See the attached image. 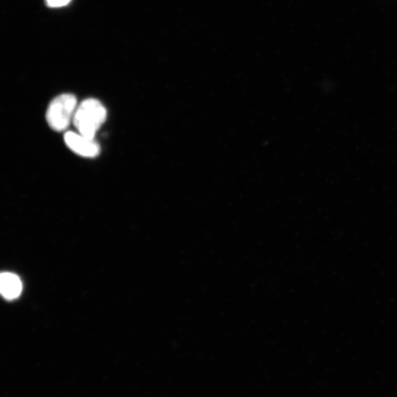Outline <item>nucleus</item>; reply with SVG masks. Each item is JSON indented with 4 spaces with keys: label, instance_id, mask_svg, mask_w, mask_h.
<instances>
[{
    "label": "nucleus",
    "instance_id": "obj_1",
    "mask_svg": "<svg viewBox=\"0 0 397 397\" xmlns=\"http://www.w3.org/2000/svg\"><path fill=\"white\" fill-rule=\"evenodd\" d=\"M107 111L96 99H87L77 106L73 123L79 133L94 139L98 130L106 122Z\"/></svg>",
    "mask_w": 397,
    "mask_h": 397
},
{
    "label": "nucleus",
    "instance_id": "obj_2",
    "mask_svg": "<svg viewBox=\"0 0 397 397\" xmlns=\"http://www.w3.org/2000/svg\"><path fill=\"white\" fill-rule=\"evenodd\" d=\"M77 106V99L71 94L55 97L47 111V121L50 127L57 132L66 130L73 122Z\"/></svg>",
    "mask_w": 397,
    "mask_h": 397
},
{
    "label": "nucleus",
    "instance_id": "obj_3",
    "mask_svg": "<svg viewBox=\"0 0 397 397\" xmlns=\"http://www.w3.org/2000/svg\"><path fill=\"white\" fill-rule=\"evenodd\" d=\"M67 146L74 153L85 157H94L101 152V147L94 139L89 138L81 133L67 132L65 135Z\"/></svg>",
    "mask_w": 397,
    "mask_h": 397
},
{
    "label": "nucleus",
    "instance_id": "obj_4",
    "mask_svg": "<svg viewBox=\"0 0 397 397\" xmlns=\"http://www.w3.org/2000/svg\"><path fill=\"white\" fill-rule=\"evenodd\" d=\"M23 286L17 275L5 272L0 277V290L6 299H16L21 293Z\"/></svg>",
    "mask_w": 397,
    "mask_h": 397
},
{
    "label": "nucleus",
    "instance_id": "obj_5",
    "mask_svg": "<svg viewBox=\"0 0 397 397\" xmlns=\"http://www.w3.org/2000/svg\"><path fill=\"white\" fill-rule=\"evenodd\" d=\"M71 0H46L47 6L50 8H61L68 5Z\"/></svg>",
    "mask_w": 397,
    "mask_h": 397
}]
</instances>
